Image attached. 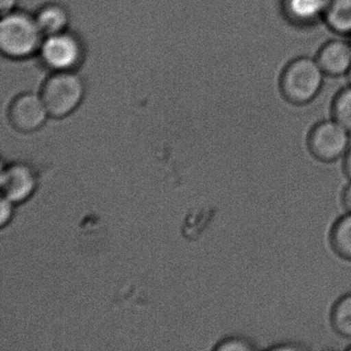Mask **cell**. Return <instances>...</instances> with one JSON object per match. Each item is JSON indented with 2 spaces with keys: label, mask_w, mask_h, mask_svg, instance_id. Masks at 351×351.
Here are the masks:
<instances>
[{
  "label": "cell",
  "mask_w": 351,
  "mask_h": 351,
  "mask_svg": "<svg viewBox=\"0 0 351 351\" xmlns=\"http://www.w3.org/2000/svg\"><path fill=\"white\" fill-rule=\"evenodd\" d=\"M12 201H10L9 199L3 197V200H1V225H5L8 221H9L10 217L12 215Z\"/></svg>",
  "instance_id": "obj_16"
},
{
  "label": "cell",
  "mask_w": 351,
  "mask_h": 351,
  "mask_svg": "<svg viewBox=\"0 0 351 351\" xmlns=\"http://www.w3.org/2000/svg\"><path fill=\"white\" fill-rule=\"evenodd\" d=\"M49 112L42 96L24 93L12 102L9 120L12 126L20 132L30 133L38 130L46 122Z\"/></svg>",
  "instance_id": "obj_6"
},
{
  "label": "cell",
  "mask_w": 351,
  "mask_h": 351,
  "mask_svg": "<svg viewBox=\"0 0 351 351\" xmlns=\"http://www.w3.org/2000/svg\"><path fill=\"white\" fill-rule=\"evenodd\" d=\"M343 169L347 178L351 180V149H348L344 158V163H343Z\"/></svg>",
  "instance_id": "obj_20"
},
{
  "label": "cell",
  "mask_w": 351,
  "mask_h": 351,
  "mask_svg": "<svg viewBox=\"0 0 351 351\" xmlns=\"http://www.w3.org/2000/svg\"><path fill=\"white\" fill-rule=\"evenodd\" d=\"M322 21L335 34L351 36V0H324Z\"/></svg>",
  "instance_id": "obj_10"
},
{
  "label": "cell",
  "mask_w": 351,
  "mask_h": 351,
  "mask_svg": "<svg viewBox=\"0 0 351 351\" xmlns=\"http://www.w3.org/2000/svg\"><path fill=\"white\" fill-rule=\"evenodd\" d=\"M217 350L219 351H252L256 347L248 339L242 337H229L219 343Z\"/></svg>",
  "instance_id": "obj_15"
},
{
  "label": "cell",
  "mask_w": 351,
  "mask_h": 351,
  "mask_svg": "<svg viewBox=\"0 0 351 351\" xmlns=\"http://www.w3.org/2000/svg\"><path fill=\"white\" fill-rule=\"evenodd\" d=\"M0 184L3 197L13 203H19L34 193L36 180L29 167L18 164L3 170Z\"/></svg>",
  "instance_id": "obj_7"
},
{
  "label": "cell",
  "mask_w": 351,
  "mask_h": 351,
  "mask_svg": "<svg viewBox=\"0 0 351 351\" xmlns=\"http://www.w3.org/2000/svg\"><path fill=\"white\" fill-rule=\"evenodd\" d=\"M42 62L53 73L75 71L83 62L81 40L71 32L46 36L38 51Z\"/></svg>",
  "instance_id": "obj_5"
},
{
  "label": "cell",
  "mask_w": 351,
  "mask_h": 351,
  "mask_svg": "<svg viewBox=\"0 0 351 351\" xmlns=\"http://www.w3.org/2000/svg\"><path fill=\"white\" fill-rule=\"evenodd\" d=\"M18 0H0V11L3 15L15 11Z\"/></svg>",
  "instance_id": "obj_17"
},
{
  "label": "cell",
  "mask_w": 351,
  "mask_h": 351,
  "mask_svg": "<svg viewBox=\"0 0 351 351\" xmlns=\"http://www.w3.org/2000/svg\"><path fill=\"white\" fill-rule=\"evenodd\" d=\"M326 73L316 59L299 57L283 69L279 87L283 97L295 106H305L322 91Z\"/></svg>",
  "instance_id": "obj_2"
},
{
  "label": "cell",
  "mask_w": 351,
  "mask_h": 351,
  "mask_svg": "<svg viewBox=\"0 0 351 351\" xmlns=\"http://www.w3.org/2000/svg\"><path fill=\"white\" fill-rule=\"evenodd\" d=\"M44 38L34 16L18 11L3 15L0 23V49L5 56L12 59L28 58L38 53Z\"/></svg>",
  "instance_id": "obj_1"
},
{
  "label": "cell",
  "mask_w": 351,
  "mask_h": 351,
  "mask_svg": "<svg viewBox=\"0 0 351 351\" xmlns=\"http://www.w3.org/2000/svg\"><path fill=\"white\" fill-rule=\"evenodd\" d=\"M332 119L351 133V85L341 90L332 106Z\"/></svg>",
  "instance_id": "obj_14"
},
{
  "label": "cell",
  "mask_w": 351,
  "mask_h": 351,
  "mask_svg": "<svg viewBox=\"0 0 351 351\" xmlns=\"http://www.w3.org/2000/svg\"><path fill=\"white\" fill-rule=\"evenodd\" d=\"M315 59L326 75H347L351 69V42L330 40L320 48Z\"/></svg>",
  "instance_id": "obj_8"
},
{
  "label": "cell",
  "mask_w": 351,
  "mask_h": 351,
  "mask_svg": "<svg viewBox=\"0 0 351 351\" xmlns=\"http://www.w3.org/2000/svg\"><path fill=\"white\" fill-rule=\"evenodd\" d=\"M342 203L347 213H351V182L343 191Z\"/></svg>",
  "instance_id": "obj_18"
},
{
  "label": "cell",
  "mask_w": 351,
  "mask_h": 351,
  "mask_svg": "<svg viewBox=\"0 0 351 351\" xmlns=\"http://www.w3.org/2000/svg\"><path fill=\"white\" fill-rule=\"evenodd\" d=\"M330 319L337 334L351 339V293L342 295L334 304Z\"/></svg>",
  "instance_id": "obj_13"
},
{
  "label": "cell",
  "mask_w": 351,
  "mask_h": 351,
  "mask_svg": "<svg viewBox=\"0 0 351 351\" xmlns=\"http://www.w3.org/2000/svg\"><path fill=\"white\" fill-rule=\"evenodd\" d=\"M271 350H277V351H285V350H301V349H304L303 346H298V345L293 344V343H289V344H279L276 345V346L271 347Z\"/></svg>",
  "instance_id": "obj_19"
},
{
  "label": "cell",
  "mask_w": 351,
  "mask_h": 351,
  "mask_svg": "<svg viewBox=\"0 0 351 351\" xmlns=\"http://www.w3.org/2000/svg\"><path fill=\"white\" fill-rule=\"evenodd\" d=\"M347 350L351 351V345L350 346L347 347Z\"/></svg>",
  "instance_id": "obj_22"
},
{
  "label": "cell",
  "mask_w": 351,
  "mask_h": 351,
  "mask_svg": "<svg viewBox=\"0 0 351 351\" xmlns=\"http://www.w3.org/2000/svg\"><path fill=\"white\" fill-rule=\"evenodd\" d=\"M347 77H348L349 83H350L351 85V69L350 71H349L348 75H347Z\"/></svg>",
  "instance_id": "obj_21"
},
{
  "label": "cell",
  "mask_w": 351,
  "mask_h": 351,
  "mask_svg": "<svg viewBox=\"0 0 351 351\" xmlns=\"http://www.w3.org/2000/svg\"><path fill=\"white\" fill-rule=\"evenodd\" d=\"M49 116L61 119L79 108L85 96V84L75 71H61L45 82L40 93Z\"/></svg>",
  "instance_id": "obj_3"
},
{
  "label": "cell",
  "mask_w": 351,
  "mask_h": 351,
  "mask_svg": "<svg viewBox=\"0 0 351 351\" xmlns=\"http://www.w3.org/2000/svg\"><path fill=\"white\" fill-rule=\"evenodd\" d=\"M350 134L334 119L322 121L308 135V149L318 161L332 163L346 155L350 145Z\"/></svg>",
  "instance_id": "obj_4"
},
{
  "label": "cell",
  "mask_w": 351,
  "mask_h": 351,
  "mask_svg": "<svg viewBox=\"0 0 351 351\" xmlns=\"http://www.w3.org/2000/svg\"><path fill=\"white\" fill-rule=\"evenodd\" d=\"M324 0H282V11L295 25H310L322 20Z\"/></svg>",
  "instance_id": "obj_9"
},
{
  "label": "cell",
  "mask_w": 351,
  "mask_h": 351,
  "mask_svg": "<svg viewBox=\"0 0 351 351\" xmlns=\"http://www.w3.org/2000/svg\"><path fill=\"white\" fill-rule=\"evenodd\" d=\"M34 18L45 38L66 32L69 27V12L63 5L58 3H48L44 5L38 10Z\"/></svg>",
  "instance_id": "obj_11"
},
{
  "label": "cell",
  "mask_w": 351,
  "mask_h": 351,
  "mask_svg": "<svg viewBox=\"0 0 351 351\" xmlns=\"http://www.w3.org/2000/svg\"><path fill=\"white\" fill-rule=\"evenodd\" d=\"M330 242L337 256L351 262V213H347L334 223Z\"/></svg>",
  "instance_id": "obj_12"
}]
</instances>
